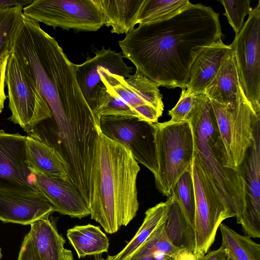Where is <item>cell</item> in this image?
I'll return each mask as SVG.
<instances>
[{
  "instance_id": "obj_26",
  "label": "cell",
  "mask_w": 260,
  "mask_h": 260,
  "mask_svg": "<svg viewBox=\"0 0 260 260\" xmlns=\"http://www.w3.org/2000/svg\"><path fill=\"white\" fill-rule=\"evenodd\" d=\"M191 4L188 0H144L137 24L156 22L169 18Z\"/></svg>"
},
{
  "instance_id": "obj_33",
  "label": "cell",
  "mask_w": 260,
  "mask_h": 260,
  "mask_svg": "<svg viewBox=\"0 0 260 260\" xmlns=\"http://www.w3.org/2000/svg\"><path fill=\"white\" fill-rule=\"evenodd\" d=\"M10 53L7 52L0 56V114L4 107L7 96L5 92V73L7 60Z\"/></svg>"
},
{
  "instance_id": "obj_19",
  "label": "cell",
  "mask_w": 260,
  "mask_h": 260,
  "mask_svg": "<svg viewBox=\"0 0 260 260\" xmlns=\"http://www.w3.org/2000/svg\"><path fill=\"white\" fill-rule=\"evenodd\" d=\"M241 87L235 57L231 49L215 76L205 89L210 100L235 106Z\"/></svg>"
},
{
  "instance_id": "obj_41",
  "label": "cell",
  "mask_w": 260,
  "mask_h": 260,
  "mask_svg": "<svg viewBox=\"0 0 260 260\" xmlns=\"http://www.w3.org/2000/svg\"><path fill=\"white\" fill-rule=\"evenodd\" d=\"M165 260H174V259H173V258L172 257H170L169 258H167V259H166Z\"/></svg>"
},
{
  "instance_id": "obj_38",
  "label": "cell",
  "mask_w": 260,
  "mask_h": 260,
  "mask_svg": "<svg viewBox=\"0 0 260 260\" xmlns=\"http://www.w3.org/2000/svg\"><path fill=\"white\" fill-rule=\"evenodd\" d=\"M94 256H95L94 260H106L105 258H103L101 256V254L96 255H94Z\"/></svg>"
},
{
  "instance_id": "obj_20",
  "label": "cell",
  "mask_w": 260,
  "mask_h": 260,
  "mask_svg": "<svg viewBox=\"0 0 260 260\" xmlns=\"http://www.w3.org/2000/svg\"><path fill=\"white\" fill-rule=\"evenodd\" d=\"M144 0H98L104 25L111 27L112 33L126 34L137 24Z\"/></svg>"
},
{
  "instance_id": "obj_27",
  "label": "cell",
  "mask_w": 260,
  "mask_h": 260,
  "mask_svg": "<svg viewBox=\"0 0 260 260\" xmlns=\"http://www.w3.org/2000/svg\"><path fill=\"white\" fill-rule=\"evenodd\" d=\"M182 249L175 246L169 237L165 222L158 226L129 260H138L156 252H162L175 259Z\"/></svg>"
},
{
  "instance_id": "obj_10",
  "label": "cell",
  "mask_w": 260,
  "mask_h": 260,
  "mask_svg": "<svg viewBox=\"0 0 260 260\" xmlns=\"http://www.w3.org/2000/svg\"><path fill=\"white\" fill-rule=\"evenodd\" d=\"M230 46L245 96L260 115V1Z\"/></svg>"
},
{
  "instance_id": "obj_13",
  "label": "cell",
  "mask_w": 260,
  "mask_h": 260,
  "mask_svg": "<svg viewBox=\"0 0 260 260\" xmlns=\"http://www.w3.org/2000/svg\"><path fill=\"white\" fill-rule=\"evenodd\" d=\"M27 136L0 130V190L24 193L40 192L31 181Z\"/></svg>"
},
{
  "instance_id": "obj_15",
  "label": "cell",
  "mask_w": 260,
  "mask_h": 260,
  "mask_svg": "<svg viewBox=\"0 0 260 260\" xmlns=\"http://www.w3.org/2000/svg\"><path fill=\"white\" fill-rule=\"evenodd\" d=\"M123 58L121 52L103 47L96 50L94 56L88 57L83 63L76 64L78 84L93 112L96 108L100 88L103 86L102 77L111 72L126 78L133 72L134 68L127 66Z\"/></svg>"
},
{
  "instance_id": "obj_14",
  "label": "cell",
  "mask_w": 260,
  "mask_h": 260,
  "mask_svg": "<svg viewBox=\"0 0 260 260\" xmlns=\"http://www.w3.org/2000/svg\"><path fill=\"white\" fill-rule=\"evenodd\" d=\"M244 181L245 209L240 221L250 237H260V121L254 129V139L238 167Z\"/></svg>"
},
{
  "instance_id": "obj_21",
  "label": "cell",
  "mask_w": 260,
  "mask_h": 260,
  "mask_svg": "<svg viewBox=\"0 0 260 260\" xmlns=\"http://www.w3.org/2000/svg\"><path fill=\"white\" fill-rule=\"evenodd\" d=\"M28 162L32 172L68 179V169L57 152L44 142L27 136Z\"/></svg>"
},
{
  "instance_id": "obj_5",
  "label": "cell",
  "mask_w": 260,
  "mask_h": 260,
  "mask_svg": "<svg viewBox=\"0 0 260 260\" xmlns=\"http://www.w3.org/2000/svg\"><path fill=\"white\" fill-rule=\"evenodd\" d=\"M157 164L154 176L156 188L169 197L178 178L191 167L194 144L188 121L153 123Z\"/></svg>"
},
{
  "instance_id": "obj_35",
  "label": "cell",
  "mask_w": 260,
  "mask_h": 260,
  "mask_svg": "<svg viewBox=\"0 0 260 260\" xmlns=\"http://www.w3.org/2000/svg\"><path fill=\"white\" fill-rule=\"evenodd\" d=\"M174 260H196V259L192 252L182 249Z\"/></svg>"
},
{
  "instance_id": "obj_30",
  "label": "cell",
  "mask_w": 260,
  "mask_h": 260,
  "mask_svg": "<svg viewBox=\"0 0 260 260\" xmlns=\"http://www.w3.org/2000/svg\"><path fill=\"white\" fill-rule=\"evenodd\" d=\"M202 94H194L187 92L186 89H182L180 98L168 114L171 117V122L180 123L189 122L194 110L198 106Z\"/></svg>"
},
{
  "instance_id": "obj_18",
  "label": "cell",
  "mask_w": 260,
  "mask_h": 260,
  "mask_svg": "<svg viewBox=\"0 0 260 260\" xmlns=\"http://www.w3.org/2000/svg\"><path fill=\"white\" fill-rule=\"evenodd\" d=\"M231 50L230 45L224 44L222 40L205 47L190 66L186 91L194 94H204Z\"/></svg>"
},
{
  "instance_id": "obj_11",
  "label": "cell",
  "mask_w": 260,
  "mask_h": 260,
  "mask_svg": "<svg viewBox=\"0 0 260 260\" xmlns=\"http://www.w3.org/2000/svg\"><path fill=\"white\" fill-rule=\"evenodd\" d=\"M100 131L126 147L135 160L155 176L157 158L153 123L136 117L105 116L100 118Z\"/></svg>"
},
{
  "instance_id": "obj_6",
  "label": "cell",
  "mask_w": 260,
  "mask_h": 260,
  "mask_svg": "<svg viewBox=\"0 0 260 260\" xmlns=\"http://www.w3.org/2000/svg\"><path fill=\"white\" fill-rule=\"evenodd\" d=\"M212 110L225 155V167L238 170L253 141L255 127L260 121L242 87L235 106L210 100Z\"/></svg>"
},
{
  "instance_id": "obj_37",
  "label": "cell",
  "mask_w": 260,
  "mask_h": 260,
  "mask_svg": "<svg viewBox=\"0 0 260 260\" xmlns=\"http://www.w3.org/2000/svg\"><path fill=\"white\" fill-rule=\"evenodd\" d=\"M138 260H155V259L152 256H147Z\"/></svg>"
},
{
  "instance_id": "obj_40",
  "label": "cell",
  "mask_w": 260,
  "mask_h": 260,
  "mask_svg": "<svg viewBox=\"0 0 260 260\" xmlns=\"http://www.w3.org/2000/svg\"><path fill=\"white\" fill-rule=\"evenodd\" d=\"M2 256H3V254L2 253V249H1V248L0 247V259L2 258Z\"/></svg>"
},
{
  "instance_id": "obj_2",
  "label": "cell",
  "mask_w": 260,
  "mask_h": 260,
  "mask_svg": "<svg viewBox=\"0 0 260 260\" xmlns=\"http://www.w3.org/2000/svg\"><path fill=\"white\" fill-rule=\"evenodd\" d=\"M12 52L34 79L49 107L53 119L69 114L93 113L78 84L76 64L40 25L20 32Z\"/></svg>"
},
{
  "instance_id": "obj_12",
  "label": "cell",
  "mask_w": 260,
  "mask_h": 260,
  "mask_svg": "<svg viewBox=\"0 0 260 260\" xmlns=\"http://www.w3.org/2000/svg\"><path fill=\"white\" fill-rule=\"evenodd\" d=\"M101 80L133 109L140 119L157 122L164 108L157 84L137 71L126 79L109 72Z\"/></svg>"
},
{
  "instance_id": "obj_32",
  "label": "cell",
  "mask_w": 260,
  "mask_h": 260,
  "mask_svg": "<svg viewBox=\"0 0 260 260\" xmlns=\"http://www.w3.org/2000/svg\"><path fill=\"white\" fill-rule=\"evenodd\" d=\"M17 260H40L29 232L23 239Z\"/></svg>"
},
{
  "instance_id": "obj_4",
  "label": "cell",
  "mask_w": 260,
  "mask_h": 260,
  "mask_svg": "<svg viewBox=\"0 0 260 260\" xmlns=\"http://www.w3.org/2000/svg\"><path fill=\"white\" fill-rule=\"evenodd\" d=\"M189 122L194 151L206 174L229 213L239 223L245 209L244 184L239 169L225 167L224 149L219 137L210 100L202 94Z\"/></svg>"
},
{
  "instance_id": "obj_7",
  "label": "cell",
  "mask_w": 260,
  "mask_h": 260,
  "mask_svg": "<svg viewBox=\"0 0 260 260\" xmlns=\"http://www.w3.org/2000/svg\"><path fill=\"white\" fill-rule=\"evenodd\" d=\"M5 81L11 112L10 121L29 133L40 122L52 118L49 107L34 79L12 51L7 60Z\"/></svg>"
},
{
  "instance_id": "obj_3",
  "label": "cell",
  "mask_w": 260,
  "mask_h": 260,
  "mask_svg": "<svg viewBox=\"0 0 260 260\" xmlns=\"http://www.w3.org/2000/svg\"><path fill=\"white\" fill-rule=\"evenodd\" d=\"M140 170L126 147L100 131L93 168L90 215L107 233H116L137 215Z\"/></svg>"
},
{
  "instance_id": "obj_31",
  "label": "cell",
  "mask_w": 260,
  "mask_h": 260,
  "mask_svg": "<svg viewBox=\"0 0 260 260\" xmlns=\"http://www.w3.org/2000/svg\"><path fill=\"white\" fill-rule=\"evenodd\" d=\"M220 2L225 9L224 15L227 17L236 35H238L244 25L245 17L253 10L250 5V1L222 0Z\"/></svg>"
},
{
  "instance_id": "obj_22",
  "label": "cell",
  "mask_w": 260,
  "mask_h": 260,
  "mask_svg": "<svg viewBox=\"0 0 260 260\" xmlns=\"http://www.w3.org/2000/svg\"><path fill=\"white\" fill-rule=\"evenodd\" d=\"M29 233L40 260H62L66 240L49 218L35 221Z\"/></svg>"
},
{
  "instance_id": "obj_36",
  "label": "cell",
  "mask_w": 260,
  "mask_h": 260,
  "mask_svg": "<svg viewBox=\"0 0 260 260\" xmlns=\"http://www.w3.org/2000/svg\"><path fill=\"white\" fill-rule=\"evenodd\" d=\"M62 260H74L72 252L70 250L64 249Z\"/></svg>"
},
{
  "instance_id": "obj_24",
  "label": "cell",
  "mask_w": 260,
  "mask_h": 260,
  "mask_svg": "<svg viewBox=\"0 0 260 260\" xmlns=\"http://www.w3.org/2000/svg\"><path fill=\"white\" fill-rule=\"evenodd\" d=\"M168 217V203L160 202L145 213L142 225L132 240L117 254L108 255L106 260H129L153 232L165 222Z\"/></svg>"
},
{
  "instance_id": "obj_39",
  "label": "cell",
  "mask_w": 260,
  "mask_h": 260,
  "mask_svg": "<svg viewBox=\"0 0 260 260\" xmlns=\"http://www.w3.org/2000/svg\"><path fill=\"white\" fill-rule=\"evenodd\" d=\"M226 260H234V259L228 255Z\"/></svg>"
},
{
  "instance_id": "obj_8",
  "label": "cell",
  "mask_w": 260,
  "mask_h": 260,
  "mask_svg": "<svg viewBox=\"0 0 260 260\" xmlns=\"http://www.w3.org/2000/svg\"><path fill=\"white\" fill-rule=\"evenodd\" d=\"M191 169L195 194L193 253L196 260H201L213 243L220 223L233 216L218 197L195 151Z\"/></svg>"
},
{
  "instance_id": "obj_16",
  "label": "cell",
  "mask_w": 260,
  "mask_h": 260,
  "mask_svg": "<svg viewBox=\"0 0 260 260\" xmlns=\"http://www.w3.org/2000/svg\"><path fill=\"white\" fill-rule=\"evenodd\" d=\"M54 208L40 192L24 193L0 190V220L4 223L30 225L48 219Z\"/></svg>"
},
{
  "instance_id": "obj_34",
  "label": "cell",
  "mask_w": 260,
  "mask_h": 260,
  "mask_svg": "<svg viewBox=\"0 0 260 260\" xmlns=\"http://www.w3.org/2000/svg\"><path fill=\"white\" fill-rule=\"evenodd\" d=\"M32 1L33 0H0V8L16 6L25 7Z\"/></svg>"
},
{
  "instance_id": "obj_23",
  "label": "cell",
  "mask_w": 260,
  "mask_h": 260,
  "mask_svg": "<svg viewBox=\"0 0 260 260\" xmlns=\"http://www.w3.org/2000/svg\"><path fill=\"white\" fill-rule=\"evenodd\" d=\"M67 236L79 258L107 252L109 239L99 226L88 224L67 230Z\"/></svg>"
},
{
  "instance_id": "obj_25",
  "label": "cell",
  "mask_w": 260,
  "mask_h": 260,
  "mask_svg": "<svg viewBox=\"0 0 260 260\" xmlns=\"http://www.w3.org/2000/svg\"><path fill=\"white\" fill-rule=\"evenodd\" d=\"M221 246L234 260H260V245L248 236H242L223 223L219 226Z\"/></svg>"
},
{
  "instance_id": "obj_29",
  "label": "cell",
  "mask_w": 260,
  "mask_h": 260,
  "mask_svg": "<svg viewBox=\"0 0 260 260\" xmlns=\"http://www.w3.org/2000/svg\"><path fill=\"white\" fill-rule=\"evenodd\" d=\"M171 196L177 200L188 219L194 225L195 194L191 167L177 180L172 189Z\"/></svg>"
},
{
  "instance_id": "obj_28",
  "label": "cell",
  "mask_w": 260,
  "mask_h": 260,
  "mask_svg": "<svg viewBox=\"0 0 260 260\" xmlns=\"http://www.w3.org/2000/svg\"><path fill=\"white\" fill-rule=\"evenodd\" d=\"M23 7L16 6L0 8V56L12 51Z\"/></svg>"
},
{
  "instance_id": "obj_1",
  "label": "cell",
  "mask_w": 260,
  "mask_h": 260,
  "mask_svg": "<svg viewBox=\"0 0 260 260\" xmlns=\"http://www.w3.org/2000/svg\"><path fill=\"white\" fill-rule=\"evenodd\" d=\"M222 36L219 14L191 4L169 18L139 24L118 44L136 71L159 86L184 89L196 57Z\"/></svg>"
},
{
  "instance_id": "obj_17",
  "label": "cell",
  "mask_w": 260,
  "mask_h": 260,
  "mask_svg": "<svg viewBox=\"0 0 260 260\" xmlns=\"http://www.w3.org/2000/svg\"><path fill=\"white\" fill-rule=\"evenodd\" d=\"M32 173V182L52 205L55 212L79 219L90 215V207L68 180Z\"/></svg>"
},
{
  "instance_id": "obj_9",
  "label": "cell",
  "mask_w": 260,
  "mask_h": 260,
  "mask_svg": "<svg viewBox=\"0 0 260 260\" xmlns=\"http://www.w3.org/2000/svg\"><path fill=\"white\" fill-rule=\"evenodd\" d=\"M22 13L54 29L96 31L104 25L98 0H33Z\"/></svg>"
}]
</instances>
